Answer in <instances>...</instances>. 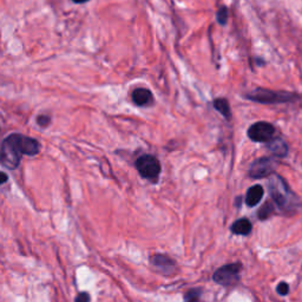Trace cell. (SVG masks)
I'll list each match as a JSON object with an SVG mask.
<instances>
[{"label": "cell", "mask_w": 302, "mask_h": 302, "mask_svg": "<svg viewBox=\"0 0 302 302\" xmlns=\"http://www.w3.org/2000/svg\"><path fill=\"white\" fill-rule=\"evenodd\" d=\"M76 302H90V295L88 293H81L76 297Z\"/></svg>", "instance_id": "d6986e66"}, {"label": "cell", "mask_w": 302, "mask_h": 302, "mask_svg": "<svg viewBox=\"0 0 302 302\" xmlns=\"http://www.w3.org/2000/svg\"><path fill=\"white\" fill-rule=\"evenodd\" d=\"M25 137L20 133H12L3 143L0 150V163L3 166L16 169L22 160V155H25Z\"/></svg>", "instance_id": "7a4b0ae2"}, {"label": "cell", "mask_w": 302, "mask_h": 302, "mask_svg": "<svg viewBox=\"0 0 302 302\" xmlns=\"http://www.w3.org/2000/svg\"><path fill=\"white\" fill-rule=\"evenodd\" d=\"M275 128L270 123L257 122L248 129V137L253 142L257 143H268L274 138Z\"/></svg>", "instance_id": "8992f818"}, {"label": "cell", "mask_w": 302, "mask_h": 302, "mask_svg": "<svg viewBox=\"0 0 302 302\" xmlns=\"http://www.w3.org/2000/svg\"><path fill=\"white\" fill-rule=\"evenodd\" d=\"M231 229L235 235H248L252 232L253 225L248 218H240L233 223Z\"/></svg>", "instance_id": "8fae6325"}, {"label": "cell", "mask_w": 302, "mask_h": 302, "mask_svg": "<svg viewBox=\"0 0 302 302\" xmlns=\"http://www.w3.org/2000/svg\"><path fill=\"white\" fill-rule=\"evenodd\" d=\"M6 181H8V175L3 173V171H0V185L4 184Z\"/></svg>", "instance_id": "ffe728a7"}, {"label": "cell", "mask_w": 302, "mask_h": 302, "mask_svg": "<svg viewBox=\"0 0 302 302\" xmlns=\"http://www.w3.org/2000/svg\"><path fill=\"white\" fill-rule=\"evenodd\" d=\"M241 263H231L225 264L221 268L216 270L212 275V280L216 283L224 287H231L238 283L240 279V272H241Z\"/></svg>", "instance_id": "277c9868"}, {"label": "cell", "mask_w": 302, "mask_h": 302, "mask_svg": "<svg viewBox=\"0 0 302 302\" xmlns=\"http://www.w3.org/2000/svg\"><path fill=\"white\" fill-rule=\"evenodd\" d=\"M263 197V188L261 185L256 184L248 189L246 196V203L248 207H255Z\"/></svg>", "instance_id": "30bf717a"}, {"label": "cell", "mask_w": 302, "mask_h": 302, "mask_svg": "<svg viewBox=\"0 0 302 302\" xmlns=\"http://www.w3.org/2000/svg\"><path fill=\"white\" fill-rule=\"evenodd\" d=\"M267 149L270 154L277 157H284L288 154V145L282 138H273L267 144Z\"/></svg>", "instance_id": "ba28073f"}, {"label": "cell", "mask_w": 302, "mask_h": 302, "mask_svg": "<svg viewBox=\"0 0 302 302\" xmlns=\"http://www.w3.org/2000/svg\"><path fill=\"white\" fill-rule=\"evenodd\" d=\"M246 98L252 102L260 103V104H283V103H291L294 101H297L300 97L296 94H293V92L256 88L255 90L248 92L246 95Z\"/></svg>", "instance_id": "3957f363"}, {"label": "cell", "mask_w": 302, "mask_h": 302, "mask_svg": "<svg viewBox=\"0 0 302 302\" xmlns=\"http://www.w3.org/2000/svg\"><path fill=\"white\" fill-rule=\"evenodd\" d=\"M276 168V162L270 157H261L255 160L249 168V176L252 178H264L269 177L274 174Z\"/></svg>", "instance_id": "52a82bcc"}, {"label": "cell", "mask_w": 302, "mask_h": 302, "mask_svg": "<svg viewBox=\"0 0 302 302\" xmlns=\"http://www.w3.org/2000/svg\"><path fill=\"white\" fill-rule=\"evenodd\" d=\"M72 2L76 3V4H84V3H88L89 0H72Z\"/></svg>", "instance_id": "44dd1931"}, {"label": "cell", "mask_w": 302, "mask_h": 302, "mask_svg": "<svg viewBox=\"0 0 302 302\" xmlns=\"http://www.w3.org/2000/svg\"><path fill=\"white\" fill-rule=\"evenodd\" d=\"M151 262L155 267L160 269L167 270V272H169V270H173L175 268V262L173 260L170 259V257H168L166 255H156L154 256L153 259H151Z\"/></svg>", "instance_id": "7c38bea8"}, {"label": "cell", "mask_w": 302, "mask_h": 302, "mask_svg": "<svg viewBox=\"0 0 302 302\" xmlns=\"http://www.w3.org/2000/svg\"><path fill=\"white\" fill-rule=\"evenodd\" d=\"M276 291L277 294L282 295L283 296V295H287L288 291H289V286H288L287 282H280L276 287Z\"/></svg>", "instance_id": "e0dca14e"}, {"label": "cell", "mask_w": 302, "mask_h": 302, "mask_svg": "<svg viewBox=\"0 0 302 302\" xmlns=\"http://www.w3.org/2000/svg\"><path fill=\"white\" fill-rule=\"evenodd\" d=\"M212 105H214L215 110H217L225 119L232 118L231 105H229V102L225 98H216L214 103H212Z\"/></svg>", "instance_id": "4fadbf2b"}, {"label": "cell", "mask_w": 302, "mask_h": 302, "mask_svg": "<svg viewBox=\"0 0 302 302\" xmlns=\"http://www.w3.org/2000/svg\"><path fill=\"white\" fill-rule=\"evenodd\" d=\"M198 296H200V290L197 289L190 290L187 295H185V302H200Z\"/></svg>", "instance_id": "2e32d148"}, {"label": "cell", "mask_w": 302, "mask_h": 302, "mask_svg": "<svg viewBox=\"0 0 302 302\" xmlns=\"http://www.w3.org/2000/svg\"><path fill=\"white\" fill-rule=\"evenodd\" d=\"M228 16H229L228 9L223 6V8L219 9L217 13H216V20H217V23L219 24V25L224 26L226 22H228Z\"/></svg>", "instance_id": "9a60e30c"}, {"label": "cell", "mask_w": 302, "mask_h": 302, "mask_svg": "<svg viewBox=\"0 0 302 302\" xmlns=\"http://www.w3.org/2000/svg\"><path fill=\"white\" fill-rule=\"evenodd\" d=\"M136 168L140 176L150 181H156L161 174L160 161L151 155L139 157L136 161Z\"/></svg>", "instance_id": "5b68a950"}, {"label": "cell", "mask_w": 302, "mask_h": 302, "mask_svg": "<svg viewBox=\"0 0 302 302\" xmlns=\"http://www.w3.org/2000/svg\"><path fill=\"white\" fill-rule=\"evenodd\" d=\"M132 101L138 106L149 105L150 103H153V94H151V91L147 90V89H136V90L132 92Z\"/></svg>", "instance_id": "9c48e42d"}, {"label": "cell", "mask_w": 302, "mask_h": 302, "mask_svg": "<svg viewBox=\"0 0 302 302\" xmlns=\"http://www.w3.org/2000/svg\"><path fill=\"white\" fill-rule=\"evenodd\" d=\"M273 212H274V205L272 202L268 201L261 207L259 212H257V216H259L260 219H267L270 215L273 214Z\"/></svg>", "instance_id": "5bb4252c"}, {"label": "cell", "mask_w": 302, "mask_h": 302, "mask_svg": "<svg viewBox=\"0 0 302 302\" xmlns=\"http://www.w3.org/2000/svg\"><path fill=\"white\" fill-rule=\"evenodd\" d=\"M37 123L39 124L40 126H43V128H45V126H47L51 123V118L49 117V116H39V117L37 118Z\"/></svg>", "instance_id": "ac0fdd59"}, {"label": "cell", "mask_w": 302, "mask_h": 302, "mask_svg": "<svg viewBox=\"0 0 302 302\" xmlns=\"http://www.w3.org/2000/svg\"><path fill=\"white\" fill-rule=\"evenodd\" d=\"M268 189L270 196L282 212H296L301 209V202L291 189L288 187L286 181L280 175L272 174L268 177Z\"/></svg>", "instance_id": "6da1fadb"}]
</instances>
